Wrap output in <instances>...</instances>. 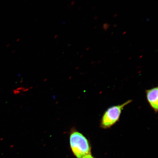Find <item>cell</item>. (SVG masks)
<instances>
[{"mask_svg":"<svg viewBox=\"0 0 158 158\" xmlns=\"http://www.w3.org/2000/svg\"><path fill=\"white\" fill-rule=\"evenodd\" d=\"M158 87L146 91L147 101L154 111L157 113L158 108Z\"/></svg>","mask_w":158,"mask_h":158,"instance_id":"3957f363","label":"cell"},{"mask_svg":"<svg viewBox=\"0 0 158 158\" xmlns=\"http://www.w3.org/2000/svg\"><path fill=\"white\" fill-rule=\"evenodd\" d=\"M71 149L77 158L90 155V147L87 139L80 132L73 130L70 136Z\"/></svg>","mask_w":158,"mask_h":158,"instance_id":"6da1fadb","label":"cell"},{"mask_svg":"<svg viewBox=\"0 0 158 158\" xmlns=\"http://www.w3.org/2000/svg\"><path fill=\"white\" fill-rule=\"evenodd\" d=\"M132 102L128 100L124 103L110 106L104 112L100 121V126L104 129L110 128L119 120L122 110L125 106Z\"/></svg>","mask_w":158,"mask_h":158,"instance_id":"7a4b0ae2","label":"cell"},{"mask_svg":"<svg viewBox=\"0 0 158 158\" xmlns=\"http://www.w3.org/2000/svg\"><path fill=\"white\" fill-rule=\"evenodd\" d=\"M117 14H116V15H114V17H116V16H117Z\"/></svg>","mask_w":158,"mask_h":158,"instance_id":"9c48e42d","label":"cell"},{"mask_svg":"<svg viewBox=\"0 0 158 158\" xmlns=\"http://www.w3.org/2000/svg\"><path fill=\"white\" fill-rule=\"evenodd\" d=\"M82 158H94L90 155L85 156L83 157Z\"/></svg>","mask_w":158,"mask_h":158,"instance_id":"5b68a950","label":"cell"},{"mask_svg":"<svg viewBox=\"0 0 158 158\" xmlns=\"http://www.w3.org/2000/svg\"><path fill=\"white\" fill-rule=\"evenodd\" d=\"M94 19H98V17H95Z\"/></svg>","mask_w":158,"mask_h":158,"instance_id":"8992f818","label":"cell"},{"mask_svg":"<svg viewBox=\"0 0 158 158\" xmlns=\"http://www.w3.org/2000/svg\"><path fill=\"white\" fill-rule=\"evenodd\" d=\"M126 33V31H124V33H123V35H124V34H125V33Z\"/></svg>","mask_w":158,"mask_h":158,"instance_id":"ba28073f","label":"cell"},{"mask_svg":"<svg viewBox=\"0 0 158 158\" xmlns=\"http://www.w3.org/2000/svg\"><path fill=\"white\" fill-rule=\"evenodd\" d=\"M110 27V25L107 23H105L103 25V28L105 31L107 30Z\"/></svg>","mask_w":158,"mask_h":158,"instance_id":"277c9868","label":"cell"},{"mask_svg":"<svg viewBox=\"0 0 158 158\" xmlns=\"http://www.w3.org/2000/svg\"><path fill=\"white\" fill-rule=\"evenodd\" d=\"M117 25H114V27H117Z\"/></svg>","mask_w":158,"mask_h":158,"instance_id":"52a82bcc","label":"cell"}]
</instances>
